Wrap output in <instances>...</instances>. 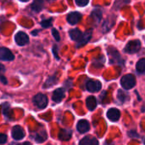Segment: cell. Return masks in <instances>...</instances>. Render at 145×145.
<instances>
[{
    "instance_id": "obj_1",
    "label": "cell",
    "mask_w": 145,
    "mask_h": 145,
    "mask_svg": "<svg viewBox=\"0 0 145 145\" xmlns=\"http://www.w3.org/2000/svg\"><path fill=\"white\" fill-rule=\"evenodd\" d=\"M108 54L110 57V62L111 64H116V65H122L123 60L120 55V53L115 49V48H109L108 49Z\"/></svg>"
},
{
    "instance_id": "obj_2",
    "label": "cell",
    "mask_w": 145,
    "mask_h": 145,
    "mask_svg": "<svg viewBox=\"0 0 145 145\" xmlns=\"http://www.w3.org/2000/svg\"><path fill=\"white\" fill-rule=\"evenodd\" d=\"M121 85L125 90H129L134 87L136 85V79L133 74H127L122 77L121 80Z\"/></svg>"
},
{
    "instance_id": "obj_3",
    "label": "cell",
    "mask_w": 145,
    "mask_h": 145,
    "mask_svg": "<svg viewBox=\"0 0 145 145\" xmlns=\"http://www.w3.org/2000/svg\"><path fill=\"white\" fill-rule=\"evenodd\" d=\"M140 48H141V42L138 39H135L127 43V44L124 49V51L129 54H133L138 52L140 50Z\"/></svg>"
},
{
    "instance_id": "obj_4",
    "label": "cell",
    "mask_w": 145,
    "mask_h": 145,
    "mask_svg": "<svg viewBox=\"0 0 145 145\" xmlns=\"http://www.w3.org/2000/svg\"><path fill=\"white\" fill-rule=\"evenodd\" d=\"M33 103H34V104H35L37 108H39V109H45V108L47 107V105H48V97H47V96L44 95V94L38 93V94H37V95L34 97V98H33Z\"/></svg>"
},
{
    "instance_id": "obj_5",
    "label": "cell",
    "mask_w": 145,
    "mask_h": 145,
    "mask_svg": "<svg viewBox=\"0 0 145 145\" xmlns=\"http://www.w3.org/2000/svg\"><path fill=\"white\" fill-rule=\"evenodd\" d=\"M14 40L16 44L20 46H24L29 42L28 35L24 32H18L14 36Z\"/></svg>"
},
{
    "instance_id": "obj_6",
    "label": "cell",
    "mask_w": 145,
    "mask_h": 145,
    "mask_svg": "<svg viewBox=\"0 0 145 145\" xmlns=\"http://www.w3.org/2000/svg\"><path fill=\"white\" fill-rule=\"evenodd\" d=\"M86 87H87V90L90 92H98L99 90H101L102 84L98 80L91 79L87 83Z\"/></svg>"
},
{
    "instance_id": "obj_7",
    "label": "cell",
    "mask_w": 145,
    "mask_h": 145,
    "mask_svg": "<svg viewBox=\"0 0 145 145\" xmlns=\"http://www.w3.org/2000/svg\"><path fill=\"white\" fill-rule=\"evenodd\" d=\"M14 56L10 51V50L5 47H0V60L3 61H13Z\"/></svg>"
},
{
    "instance_id": "obj_8",
    "label": "cell",
    "mask_w": 145,
    "mask_h": 145,
    "mask_svg": "<svg viewBox=\"0 0 145 145\" xmlns=\"http://www.w3.org/2000/svg\"><path fill=\"white\" fill-rule=\"evenodd\" d=\"M82 14L79 12H71L67 15V21L71 25H76L82 20Z\"/></svg>"
},
{
    "instance_id": "obj_9",
    "label": "cell",
    "mask_w": 145,
    "mask_h": 145,
    "mask_svg": "<svg viewBox=\"0 0 145 145\" xmlns=\"http://www.w3.org/2000/svg\"><path fill=\"white\" fill-rule=\"evenodd\" d=\"M120 116H121V112L117 109H115V108L110 109L107 112V117L111 121H114V122L117 121L120 119Z\"/></svg>"
},
{
    "instance_id": "obj_10",
    "label": "cell",
    "mask_w": 145,
    "mask_h": 145,
    "mask_svg": "<svg viewBox=\"0 0 145 145\" xmlns=\"http://www.w3.org/2000/svg\"><path fill=\"white\" fill-rule=\"evenodd\" d=\"M91 38H92V30L89 29V30H88L87 32H85L84 34H82V37L81 38V39H80V40L77 42V44H76V47H77V48H80V47L85 45V44L90 40Z\"/></svg>"
},
{
    "instance_id": "obj_11",
    "label": "cell",
    "mask_w": 145,
    "mask_h": 145,
    "mask_svg": "<svg viewBox=\"0 0 145 145\" xmlns=\"http://www.w3.org/2000/svg\"><path fill=\"white\" fill-rule=\"evenodd\" d=\"M12 137L15 140H20L25 137V132L22 129V127L19 126H15L12 129Z\"/></svg>"
},
{
    "instance_id": "obj_12",
    "label": "cell",
    "mask_w": 145,
    "mask_h": 145,
    "mask_svg": "<svg viewBox=\"0 0 145 145\" xmlns=\"http://www.w3.org/2000/svg\"><path fill=\"white\" fill-rule=\"evenodd\" d=\"M64 97H65V90L62 88H58L54 91L52 99L55 103H60Z\"/></svg>"
},
{
    "instance_id": "obj_13",
    "label": "cell",
    "mask_w": 145,
    "mask_h": 145,
    "mask_svg": "<svg viewBox=\"0 0 145 145\" xmlns=\"http://www.w3.org/2000/svg\"><path fill=\"white\" fill-rule=\"evenodd\" d=\"M76 128H77V131L81 133H85L89 131L90 129V125L88 123V121L86 120H81L78 123H77V126H76Z\"/></svg>"
},
{
    "instance_id": "obj_14",
    "label": "cell",
    "mask_w": 145,
    "mask_h": 145,
    "mask_svg": "<svg viewBox=\"0 0 145 145\" xmlns=\"http://www.w3.org/2000/svg\"><path fill=\"white\" fill-rule=\"evenodd\" d=\"M44 0H33L31 3V9L36 13L40 12L44 8Z\"/></svg>"
},
{
    "instance_id": "obj_15",
    "label": "cell",
    "mask_w": 145,
    "mask_h": 145,
    "mask_svg": "<svg viewBox=\"0 0 145 145\" xmlns=\"http://www.w3.org/2000/svg\"><path fill=\"white\" fill-rule=\"evenodd\" d=\"M79 145H99V141L95 138L88 136L80 141Z\"/></svg>"
},
{
    "instance_id": "obj_16",
    "label": "cell",
    "mask_w": 145,
    "mask_h": 145,
    "mask_svg": "<svg viewBox=\"0 0 145 145\" xmlns=\"http://www.w3.org/2000/svg\"><path fill=\"white\" fill-rule=\"evenodd\" d=\"M71 135H72V132L71 130L62 129L59 133V138L62 141H67L71 138Z\"/></svg>"
},
{
    "instance_id": "obj_17",
    "label": "cell",
    "mask_w": 145,
    "mask_h": 145,
    "mask_svg": "<svg viewBox=\"0 0 145 145\" xmlns=\"http://www.w3.org/2000/svg\"><path fill=\"white\" fill-rule=\"evenodd\" d=\"M86 103H87V107L89 110L93 111L96 109L97 107V100L94 97L91 96V97H88L86 100Z\"/></svg>"
},
{
    "instance_id": "obj_18",
    "label": "cell",
    "mask_w": 145,
    "mask_h": 145,
    "mask_svg": "<svg viewBox=\"0 0 145 145\" xmlns=\"http://www.w3.org/2000/svg\"><path fill=\"white\" fill-rule=\"evenodd\" d=\"M48 138V135H47V132L44 131V130H42V131H38L36 135H35V141L37 143H43Z\"/></svg>"
},
{
    "instance_id": "obj_19",
    "label": "cell",
    "mask_w": 145,
    "mask_h": 145,
    "mask_svg": "<svg viewBox=\"0 0 145 145\" xmlns=\"http://www.w3.org/2000/svg\"><path fill=\"white\" fill-rule=\"evenodd\" d=\"M69 34H70V37H71V38L72 40H75V41H77V42H78V41L81 39V38L82 37V32H81L79 29H77V28L71 30L70 32H69Z\"/></svg>"
},
{
    "instance_id": "obj_20",
    "label": "cell",
    "mask_w": 145,
    "mask_h": 145,
    "mask_svg": "<svg viewBox=\"0 0 145 145\" xmlns=\"http://www.w3.org/2000/svg\"><path fill=\"white\" fill-rule=\"evenodd\" d=\"M91 18L94 21L95 23H99L102 19V11H101V9H93V12L91 13Z\"/></svg>"
},
{
    "instance_id": "obj_21",
    "label": "cell",
    "mask_w": 145,
    "mask_h": 145,
    "mask_svg": "<svg viewBox=\"0 0 145 145\" xmlns=\"http://www.w3.org/2000/svg\"><path fill=\"white\" fill-rule=\"evenodd\" d=\"M117 98L120 102L125 103L126 101L128 100V94L123 90H119L117 92Z\"/></svg>"
},
{
    "instance_id": "obj_22",
    "label": "cell",
    "mask_w": 145,
    "mask_h": 145,
    "mask_svg": "<svg viewBox=\"0 0 145 145\" xmlns=\"http://www.w3.org/2000/svg\"><path fill=\"white\" fill-rule=\"evenodd\" d=\"M136 69L138 73H145V58L140 59L136 65Z\"/></svg>"
},
{
    "instance_id": "obj_23",
    "label": "cell",
    "mask_w": 145,
    "mask_h": 145,
    "mask_svg": "<svg viewBox=\"0 0 145 145\" xmlns=\"http://www.w3.org/2000/svg\"><path fill=\"white\" fill-rule=\"evenodd\" d=\"M57 80H58V79H57V77H56V76H51V77H49V78L46 80V82H45L43 87H44V88H49V87L53 86L54 85H55V84L57 83Z\"/></svg>"
},
{
    "instance_id": "obj_24",
    "label": "cell",
    "mask_w": 145,
    "mask_h": 145,
    "mask_svg": "<svg viewBox=\"0 0 145 145\" xmlns=\"http://www.w3.org/2000/svg\"><path fill=\"white\" fill-rule=\"evenodd\" d=\"M129 2H130V0H116V3H115L114 8L116 9H121L122 6H124L125 4L128 3Z\"/></svg>"
},
{
    "instance_id": "obj_25",
    "label": "cell",
    "mask_w": 145,
    "mask_h": 145,
    "mask_svg": "<svg viewBox=\"0 0 145 145\" xmlns=\"http://www.w3.org/2000/svg\"><path fill=\"white\" fill-rule=\"evenodd\" d=\"M5 72V68L3 65L0 64V80L3 83V84H7V79L3 77V73Z\"/></svg>"
},
{
    "instance_id": "obj_26",
    "label": "cell",
    "mask_w": 145,
    "mask_h": 145,
    "mask_svg": "<svg viewBox=\"0 0 145 145\" xmlns=\"http://www.w3.org/2000/svg\"><path fill=\"white\" fill-rule=\"evenodd\" d=\"M52 21H53V19L50 18V19H47V20H43L41 21V26L44 28H47V27H49L51 25H52Z\"/></svg>"
},
{
    "instance_id": "obj_27",
    "label": "cell",
    "mask_w": 145,
    "mask_h": 145,
    "mask_svg": "<svg viewBox=\"0 0 145 145\" xmlns=\"http://www.w3.org/2000/svg\"><path fill=\"white\" fill-rule=\"evenodd\" d=\"M75 1L79 7H84L88 5V3H89V0H75Z\"/></svg>"
},
{
    "instance_id": "obj_28",
    "label": "cell",
    "mask_w": 145,
    "mask_h": 145,
    "mask_svg": "<svg viewBox=\"0 0 145 145\" xmlns=\"http://www.w3.org/2000/svg\"><path fill=\"white\" fill-rule=\"evenodd\" d=\"M8 109H9V105L8 103H4L3 105V113L5 116H8Z\"/></svg>"
},
{
    "instance_id": "obj_29",
    "label": "cell",
    "mask_w": 145,
    "mask_h": 145,
    "mask_svg": "<svg viewBox=\"0 0 145 145\" xmlns=\"http://www.w3.org/2000/svg\"><path fill=\"white\" fill-rule=\"evenodd\" d=\"M52 33H53V36H54V38H55V40H57V41H59V40H60L59 33V32H58L55 28H54V29L52 30Z\"/></svg>"
},
{
    "instance_id": "obj_30",
    "label": "cell",
    "mask_w": 145,
    "mask_h": 145,
    "mask_svg": "<svg viewBox=\"0 0 145 145\" xmlns=\"http://www.w3.org/2000/svg\"><path fill=\"white\" fill-rule=\"evenodd\" d=\"M7 142V135L5 134H0V144H3Z\"/></svg>"
},
{
    "instance_id": "obj_31",
    "label": "cell",
    "mask_w": 145,
    "mask_h": 145,
    "mask_svg": "<svg viewBox=\"0 0 145 145\" xmlns=\"http://www.w3.org/2000/svg\"><path fill=\"white\" fill-rule=\"evenodd\" d=\"M53 52H54V55L56 57V59H59V56H58V47L56 45H54V47H53Z\"/></svg>"
},
{
    "instance_id": "obj_32",
    "label": "cell",
    "mask_w": 145,
    "mask_h": 145,
    "mask_svg": "<svg viewBox=\"0 0 145 145\" xmlns=\"http://www.w3.org/2000/svg\"><path fill=\"white\" fill-rule=\"evenodd\" d=\"M130 135H134L136 138H138V135L136 132H129V136H130Z\"/></svg>"
},
{
    "instance_id": "obj_33",
    "label": "cell",
    "mask_w": 145,
    "mask_h": 145,
    "mask_svg": "<svg viewBox=\"0 0 145 145\" xmlns=\"http://www.w3.org/2000/svg\"><path fill=\"white\" fill-rule=\"evenodd\" d=\"M18 145H31V143H29V142H25V143H23V144H18Z\"/></svg>"
},
{
    "instance_id": "obj_34",
    "label": "cell",
    "mask_w": 145,
    "mask_h": 145,
    "mask_svg": "<svg viewBox=\"0 0 145 145\" xmlns=\"http://www.w3.org/2000/svg\"><path fill=\"white\" fill-rule=\"evenodd\" d=\"M20 1H21V2H28L29 0H20Z\"/></svg>"
}]
</instances>
